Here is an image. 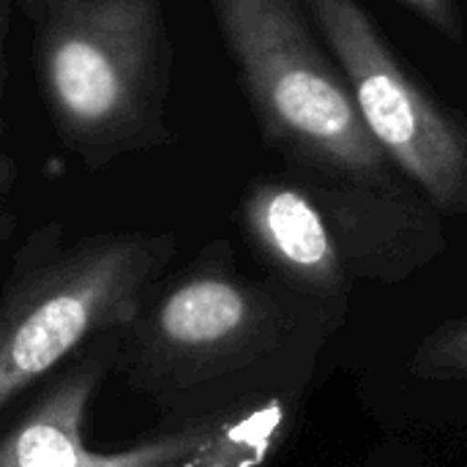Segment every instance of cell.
Masks as SVG:
<instances>
[{
	"label": "cell",
	"mask_w": 467,
	"mask_h": 467,
	"mask_svg": "<svg viewBox=\"0 0 467 467\" xmlns=\"http://www.w3.org/2000/svg\"><path fill=\"white\" fill-rule=\"evenodd\" d=\"M41 244V233L33 235L0 293V410L85 339L131 326L175 252L170 235Z\"/></svg>",
	"instance_id": "6da1fadb"
},
{
	"label": "cell",
	"mask_w": 467,
	"mask_h": 467,
	"mask_svg": "<svg viewBox=\"0 0 467 467\" xmlns=\"http://www.w3.org/2000/svg\"><path fill=\"white\" fill-rule=\"evenodd\" d=\"M323 312L285 306L219 260H205L123 328V364L156 391H194L293 358V337H315Z\"/></svg>",
	"instance_id": "7a4b0ae2"
},
{
	"label": "cell",
	"mask_w": 467,
	"mask_h": 467,
	"mask_svg": "<svg viewBox=\"0 0 467 467\" xmlns=\"http://www.w3.org/2000/svg\"><path fill=\"white\" fill-rule=\"evenodd\" d=\"M44 90L82 153L109 156L150 123L161 68L159 0H22Z\"/></svg>",
	"instance_id": "3957f363"
},
{
	"label": "cell",
	"mask_w": 467,
	"mask_h": 467,
	"mask_svg": "<svg viewBox=\"0 0 467 467\" xmlns=\"http://www.w3.org/2000/svg\"><path fill=\"white\" fill-rule=\"evenodd\" d=\"M211 3L274 140L328 175L391 194L394 164L361 123L348 82L312 44L296 3Z\"/></svg>",
	"instance_id": "277c9868"
},
{
	"label": "cell",
	"mask_w": 467,
	"mask_h": 467,
	"mask_svg": "<svg viewBox=\"0 0 467 467\" xmlns=\"http://www.w3.org/2000/svg\"><path fill=\"white\" fill-rule=\"evenodd\" d=\"M309 3L375 145L435 208L467 213L465 126L405 74L356 0Z\"/></svg>",
	"instance_id": "5b68a950"
},
{
	"label": "cell",
	"mask_w": 467,
	"mask_h": 467,
	"mask_svg": "<svg viewBox=\"0 0 467 467\" xmlns=\"http://www.w3.org/2000/svg\"><path fill=\"white\" fill-rule=\"evenodd\" d=\"M101 369V361H79L57 378L0 438V467H186L233 443L257 416V408H230L123 451H90L82 424Z\"/></svg>",
	"instance_id": "8992f818"
},
{
	"label": "cell",
	"mask_w": 467,
	"mask_h": 467,
	"mask_svg": "<svg viewBox=\"0 0 467 467\" xmlns=\"http://www.w3.org/2000/svg\"><path fill=\"white\" fill-rule=\"evenodd\" d=\"M252 244L271 265L279 287L339 315L358 276L380 274V263L361 249L342 219H331L315 194L293 183H257L244 202Z\"/></svg>",
	"instance_id": "52a82bcc"
},
{
	"label": "cell",
	"mask_w": 467,
	"mask_h": 467,
	"mask_svg": "<svg viewBox=\"0 0 467 467\" xmlns=\"http://www.w3.org/2000/svg\"><path fill=\"white\" fill-rule=\"evenodd\" d=\"M402 378L421 386L427 402L467 405V312L435 320L413 342Z\"/></svg>",
	"instance_id": "ba28073f"
},
{
	"label": "cell",
	"mask_w": 467,
	"mask_h": 467,
	"mask_svg": "<svg viewBox=\"0 0 467 467\" xmlns=\"http://www.w3.org/2000/svg\"><path fill=\"white\" fill-rule=\"evenodd\" d=\"M410 8H416L424 19H430L438 30L460 38V16L454 0H405Z\"/></svg>",
	"instance_id": "9c48e42d"
},
{
	"label": "cell",
	"mask_w": 467,
	"mask_h": 467,
	"mask_svg": "<svg viewBox=\"0 0 467 467\" xmlns=\"http://www.w3.org/2000/svg\"><path fill=\"white\" fill-rule=\"evenodd\" d=\"M11 181H14V167L0 156V227H3V202L11 189Z\"/></svg>",
	"instance_id": "30bf717a"
},
{
	"label": "cell",
	"mask_w": 467,
	"mask_h": 467,
	"mask_svg": "<svg viewBox=\"0 0 467 467\" xmlns=\"http://www.w3.org/2000/svg\"><path fill=\"white\" fill-rule=\"evenodd\" d=\"M348 467H427L424 462H419V460H405V457H400V460H380V462H361V465H348Z\"/></svg>",
	"instance_id": "8fae6325"
},
{
	"label": "cell",
	"mask_w": 467,
	"mask_h": 467,
	"mask_svg": "<svg viewBox=\"0 0 467 467\" xmlns=\"http://www.w3.org/2000/svg\"><path fill=\"white\" fill-rule=\"evenodd\" d=\"M3 27H5V14H3V5H0V71H3Z\"/></svg>",
	"instance_id": "7c38bea8"
}]
</instances>
